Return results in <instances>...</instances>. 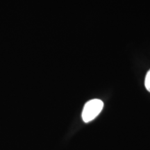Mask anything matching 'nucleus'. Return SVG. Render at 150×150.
Wrapping results in <instances>:
<instances>
[{
	"label": "nucleus",
	"instance_id": "nucleus-1",
	"mask_svg": "<svg viewBox=\"0 0 150 150\" xmlns=\"http://www.w3.org/2000/svg\"><path fill=\"white\" fill-rule=\"evenodd\" d=\"M104 107V103L98 99H94L88 102L82 111V119L85 122L93 120L100 113Z\"/></svg>",
	"mask_w": 150,
	"mask_h": 150
},
{
	"label": "nucleus",
	"instance_id": "nucleus-2",
	"mask_svg": "<svg viewBox=\"0 0 150 150\" xmlns=\"http://www.w3.org/2000/svg\"><path fill=\"white\" fill-rule=\"evenodd\" d=\"M145 86L146 89L150 93V70L148 71L147 74H146L145 79Z\"/></svg>",
	"mask_w": 150,
	"mask_h": 150
}]
</instances>
